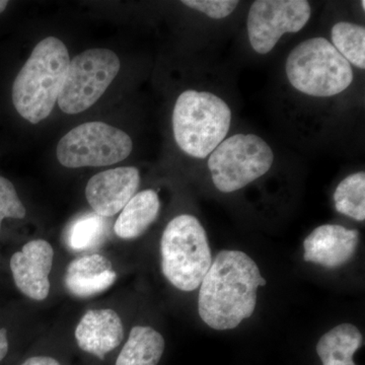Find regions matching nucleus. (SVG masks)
I'll list each match as a JSON object with an SVG mask.
<instances>
[{
  "label": "nucleus",
  "mask_w": 365,
  "mask_h": 365,
  "mask_svg": "<svg viewBox=\"0 0 365 365\" xmlns=\"http://www.w3.org/2000/svg\"><path fill=\"white\" fill-rule=\"evenodd\" d=\"M265 285V278L251 257L241 251H222L201 282L199 316L215 330L237 328L251 318L258 288Z\"/></svg>",
  "instance_id": "obj_1"
},
{
  "label": "nucleus",
  "mask_w": 365,
  "mask_h": 365,
  "mask_svg": "<svg viewBox=\"0 0 365 365\" xmlns=\"http://www.w3.org/2000/svg\"><path fill=\"white\" fill-rule=\"evenodd\" d=\"M69 63L68 50L61 40L48 37L36 45L13 86L14 106L24 119L38 124L51 114Z\"/></svg>",
  "instance_id": "obj_2"
},
{
  "label": "nucleus",
  "mask_w": 365,
  "mask_h": 365,
  "mask_svg": "<svg viewBox=\"0 0 365 365\" xmlns=\"http://www.w3.org/2000/svg\"><path fill=\"white\" fill-rule=\"evenodd\" d=\"M232 111L222 98L189 90L178 97L173 111V132L180 150L190 157L206 158L225 140Z\"/></svg>",
  "instance_id": "obj_3"
},
{
  "label": "nucleus",
  "mask_w": 365,
  "mask_h": 365,
  "mask_svg": "<svg viewBox=\"0 0 365 365\" xmlns=\"http://www.w3.org/2000/svg\"><path fill=\"white\" fill-rule=\"evenodd\" d=\"M288 81L307 96L329 98L351 86L352 66L326 38L304 41L289 53L285 63Z\"/></svg>",
  "instance_id": "obj_4"
},
{
  "label": "nucleus",
  "mask_w": 365,
  "mask_h": 365,
  "mask_svg": "<svg viewBox=\"0 0 365 365\" xmlns=\"http://www.w3.org/2000/svg\"><path fill=\"white\" fill-rule=\"evenodd\" d=\"M160 253L163 275L182 292L200 287L212 264L205 230L193 215L170 220L163 232Z\"/></svg>",
  "instance_id": "obj_5"
},
{
  "label": "nucleus",
  "mask_w": 365,
  "mask_h": 365,
  "mask_svg": "<svg viewBox=\"0 0 365 365\" xmlns=\"http://www.w3.org/2000/svg\"><path fill=\"white\" fill-rule=\"evenodd\" d=\"M273 162L272 148L261 137L235 134L209 155L208 169L216 188L232 193L267 174Z\"/></svg>",
  "instance_id": "obj_6"
},
{
  "label": "nucleus",
  "mask_w": 365,
  "mask_h": 365,
  "mask_svg": "<svg viewBox=\"0 0 365 365\" xmlns=\"http://www.w3.org/2000/svg\"><path fill=\"white\" fill-rule=\"evenodd\" d=\"M132 148L133 143L126 132L103 122H88L60 139L57 158L69 169L105 167L128 158Z\"/></svg>",
  "instance_id": "obj_7"
},
{
  "label": "nucleus",
  "mask_w": 365,
  "mask_h": 365,
  "mask_svg": "<svg viewBox=\"0 0 365 365\" xmlns=\"http://www.w3.org/2000/svg\"><path fill=\"white\" fill-rule=\"evenodd\" d=\"M116 53L108 49H90L71 60L60 91V109L78 114L100 100L120 71Z\"/></svg>",
  "instance_id": "obj_8"
},
{
  "label": "nucleus",
  "mask_w": 365,
  "mask_h": 365,
  "mask_svg": "<svg viewBox=\"0 0 365 365\" xmlns=\"http://www.w3.org/2000/svg\"><path fill=\"white\" fill-rule=\"evenodd\" d=\"M311 16L306 0H257L247 19L250 44L258 54H268L283 35L302 31Z\"/></svg>",
  "instance_id": "obj_9"
},
{
  "label": "nucleus",
  "mask_w": 365,
  "mask_h": 365,
  "mask_svg": "<svg viewBox=\"0 0 365 365\" xmlns=\"http://www.w3.org/2000/svg\"><path fill=\"white\" fill-rule=\"evenodd\" d=\"M53 258L54 250L45 240L26 242L21 251L11 256L9 267L14 284L21 294L37 302L47 299Z\"/></svg>",
  "instance_id": "obj_10"
},
{
  "label": "nucleus",
  "mask_w": 365,
  "mask_h": 365,
  "mask_svg": "<svg viewBox=\"0 0 365 365\" xmlns=\"http://www.w3.org/2000/svg\"><path fill=\"white\" fill-rule=\"evenodd\" d=\"M140 185L136 168H116L91 178L86 197L96 215L111 217L117 215L135 195Z\"/></svg>",
  "instance_id": "obj_11"
},
{
  "label": "nucleus",
  "mask_w": 365,
  "mask_h": 365,
  "mask_svg": "<svg viewBox=\"0 0 365 365\" xmlns=\"http://www.w3.org/2000/svg\"><path fill=\"white\" fill-rule=\"evenodd\" d=\"M359 242V230L339 225H321L304 240V259L328 269L338 268L352 258Z\"/></svg>",
  "instance_id": "obj_12"
},
{
  "label": "nucleus",
  "mask_w": 365,
  "mask_h": 365,
  "mask_svg": "<svg viewBox=\"0 0 365 365\" xmlns=\"http://www.w3.org/2000/svg\"><path fill=\"white\" fill-rule=\"evenodd\" d=\"M74 336L83 351L104 359L106 354L121 344L124 327L113 309H91L79 321Z\"/></svg>",
  "instance_id": "obj_13"
},
{
  "label": "nucleus",
  "mask_w": 365,
  "mask_h": 365,
  "mask_svg": "<svg viewBox=\"0 0 365 365\" xmlns=\"http://www.w3.org/2000/svg\"><path fill=\"white\" fill-rule=\"evenodd\" d=\"M116 279L111 261L102 255L93 254L79 257L69 263L64 284L73 297L86 299L109 289Z\"/></svg>",
  "instance_id": "obj_14"
},
{
  "label": "nucleus",
  "mask_w": 365,
  "mask_h": 365,
  "mask_svg": "<svg viewBox=\"0 0 365 365\" xmlns=\"http://www.w3.org/2000/svg\"><path fill=\"white\" fill-rule=\"evenodd\" d=\"M160 209L157 192L144 190L136 193L117 218L114 225L115 234L124 240L140 237L155 222Z\"/></svg>",
  "instance_id": "obj_15"
},
{
  "label": "nucleus",
  "mask_w": 365,
  "mask_h": 365,
  "mask_svg": "<svg viewBox=\"0 0 365 365\" xmlns=\"http://www.w3.org/2000/svg\"><path fill=\"white\" fill-rule=\"evenodd\" d=\"M361 345L359 328L352 324H341L322 336L317 353L323 365H355L353 356Z\"/></svg>",
  "instance_id": "obj_16"
},
{
  "label": "nucleus",
  "mask_w": 365,
  "mask_h": 365,
  "mask_svg": "<svg viewBox=\"0 0 365 365\" xmlns=\"http://www.w3.org/2000/svg\"><path fill=\"white\" fill-rule=\"evenodd\" d=\"M165 347V339L157 330L151 327H134L115 365H158Z\"/></svg>",
  "instance_id": "obj_17"
},
{
  "label": "nucleus",
  "mask_w": 365,
  "mask_h": 365,
  "mask_svg": "<svg viewBox=\"0 0 365 365\" xmlns=\"http://www.w3.org/2000/svg\"><path fill=\"white\" fill-rule=\"evenodd\" d=\"M335 208L341 215L357 222L365 220V174L355 173L346 177L334 193Z\"/></svg>",
  "instance_id": "obj_18"
},
{
  "label": "nucleus",
  "mask_w": 365,
  "mask_h": 365,
  "mask_svg": "<svg viewBox=\"0 0 365 365\" xmlns=\"http://www.w3.org/2000/svg\"><path fill=\"white\" fill-rule=\"evenodd\" d=\"M332 45L350 64L359 69L365 68L364 26L339 21L331 31Z\"/></svg>",
  "instance_id": "obj_19"
},
{
  "label": "nucleus",
  "mask_w": 365,
  "mask_h": 365,
  "mask_svg": "<svg viewBox=\"0 0 365 365\" xmlns=\"http://www.w3.org/2000/svg\"><path fill=\"white\" fill-rule=\"evenodd\" d=\"M105 217L95 212L86 213L74 220L66 232V244L73 251H88L98 247L106 234Z\"/></svg>",
  "instance_id": "obj_20"
},
{
  "label": "nucleus",
  "mask_w": 365,
  "mask_h": 365,
  "mask_svg": "<svg viewBox=\"0 0 365 365\" xmlns=\"http://www.w3.org/2000/svg\"><path fill=\"white\" fill-rule=\"evenodd\" d=\"M26 215V207L21 203L13 182L0 177V230L1 223L6 218L23 220Z\"/></svg>",
  "instance_id": "obj_21"
},
{
  "label": "nucleus",
  "mask_w": 365,
  "mask_h": 365,
  "mask_svg": "<svg viewBox=\"0 0 365 365\" xmlns=\"http://www.w3.org/2000/svg\"><path fill=\"white\" fill-rule=\"evenodd\" d=\"M182 4L215 20L227 18L239 6L237 0H184Z\"/></svg>",
  "instance_id": "obj_22"
},
{
  "label": "nucleus",
  "mask_w": 365,
  "mask_h": 365,
  "mask_svg": "<svg viewBox=\"0 0 365 365\" xmlns=\"http://www.w3.org/2000/svg\"><path fill=\"white\" fill-rule=\"evenodd\" d=\"M21 365H60L56 359L48 356H35L26 359Z\"/></svg>",
  "instance_id": "obj_23"
},
{
  "label": "nucleus",
  "mask_w": 365,
  "mask_h": 365,
  "mask_svg": "<svg viewBox=\"0 0 365 365\" xmlns=\"http://www.w3.org/2000/svg\"><path fill=\"white\" fill-rule=\"evenodd\" d=\"M9 338L6 329H0V362L2 361L9 352Z\"/></svg>",
  "instance_id": "obj_24"
},
{
  "label": "nucleus",
  "mask_w": 365,
  "mask_h": 365,
  "mask_svg": "<svg viewBox=\"0 0 365 365\" xmlns=\"http://www.w3.org/2000/svg\"><path fill=\"white\" fill-rule=\"evenodd\" d=\"M7 4H9V1H6V0H0V14L2 11H4V9H6Z\"/></svg>",
  "instance_id": "obj_25"
},
{
  "label": "nucleus",
  "mask_w": 365,
  "mask_h": 365,
  "mask_svg": "<svg viewBox=\"0 0 365 365\" xmlns=\"http://www.w3.org/2000/svg\"><path fill=\"white\" fill-rule=\"evenodd\" d=\"M361 4H362V9H364H364H365V2L364 1H361Z\"/></svg>",
  "instance_id": "obj_26"
}]
</instances>
